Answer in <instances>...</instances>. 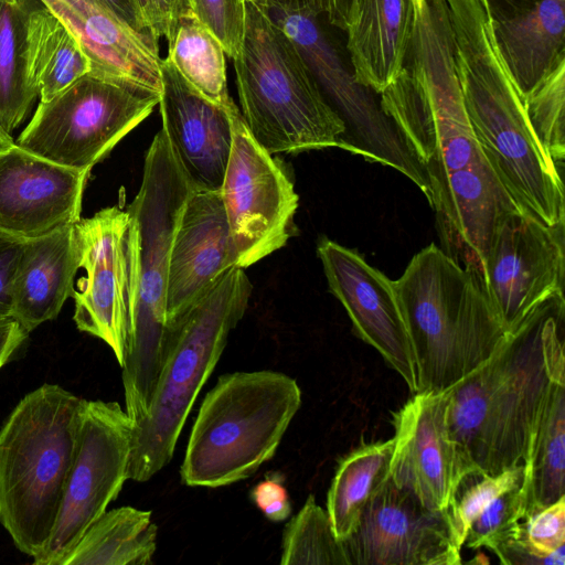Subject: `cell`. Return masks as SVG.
<instances>
[{
    "instance_id": "1",
    "label": "cell",
    "mask_w": 565,
    "mask_h": 565,
    "mask_svg": "<svg viewBox=\"0 0 565 565\" xmlns=\"http://www.w3.org/2000/svg\"><path fill=\"white\" fill-rule=\"evenodd\" d=\"M413 26L403 68L380 93L422 164L445 252L482 280L499 221L520 210L475 136L466 113L445 0H412Z\"/></svg>"
},
{
    "instance_id": "2",
    "label": "cell",
    "mask_w": 565,
    "mask_h": 565,
    "mask_svg": "<svg viewBox=\"0 0 565 565\" xmlns=\"http://www.w3.org/2000/svg\"><path fill=\"white\" fill-rule=\"evenodd\" d=\"M563 290L537 302L481 365L447 388L465 472L523 465L554 373L565 371Z\"/></svg>"
},
{
    "instance_id": "3",
    "label": "cell",
    "mask_w": 565,
    "mask_h": 565,
    "mask_svg": "<svg viewBox=\"0 0 565 565\" xmlns=\"http://www.w3.org/2000/svg\"><path fill=\"white\" fill-rule=\"evenodd\" d=\"M445 1L466 113L484 157L520 210L548 226L565 223L563 178L531 131L482 1Z\"/></svg>"
},
{
    "instance_id": "4",
    "label": "cell",
    "mask_w": 565,
    "mask_h": 565,
    "mask_svg": "<svg viewBox=\"0 0 565 565\" xmlns=\"http://www.w3.org/2000/svg\"><path fill=\"white\" fill-rule=\"evenodd\" d=\"M193 189L161 128L148 148L140 189L127 209L128 342L121 369L126 413L134 426L149 413L163 365L171 246Z\"/></svg>"
},
{
    "instance_id": "5",
    "label": "cell",
    "mask_w": 565,
    "mask_h": 565,
    "mask_svg": "<svg viewBox=\"0 0 565 565\" xmlns=\"http://www.w3.org/2000/svg\"><path fill=\"white\" fill-rule=\"evenodd\" d=\"M409 335L418 392L455 385L499 347L509 332L482 280L430 244L393 280Z\"/></svg>"
},
{
    "instance_id": "6",
    "label": "cell",
    "mask_w": 565,
    "mask_h": 565,
    "mask_svg": "<svg viewBox=\"0 0 565 565\" xmlns=\"http://www.w3.org/2000/svg\"><path fill=\"white\" fill-rule=\"evenodd\" d=\"M85 399L56 384L26 394L0 428V523L19 551L47 542L75 459Z\"/></svg>"
},
{
    "instance_id": "7",
    "label": "cell",
    "mask_w": 565,
    "mask_h": 565,
    "mask_svg": "<svg viewBox=\"0 0 565 565\" xmlns=\"http://www.w3.org/2000/svg\"><path fill=\"white\" fill-rule=\"evenodd\" d=\"M244 268H230L164 329V361L149 413L134 427L128 479L145 482L173 457L192 406L216 366L252 294Z\"/></svg>"
},
{
    "instance_id": "8",
    "label": "cell",
    "mask_w": 565,
    "mask_h": 565,
    "mask_svg": "<svg viewBox=\"0 0 565 565\" xmlns=\"http://www.w3.org/2000/svg\"><path fill=\"white\" fill-rule=\"evenodd\" d=\"M243 45L233 60L241 114L269 153L341 147L344 125L298 49L266 11L246 0Z\"/></svg>"
},
{
    "instance_id": "9",
    "label": "cell",
    "mask_w": 565,
    "mask_h": 565,
    "mask_svg": "<svg viewBox=\"0 0 565 565\" xmlns=\"http://www.w3.org/2000/svg\"><path fill=\"white\" fill-rule=\"evenodd\" d=\"M300 405L297 381L282 372L221 375L192 426L182 482L218 488L247 479L274 457Z\"/></svg>"
},
{
    "instance_id": "10",
    "label": "cell",
    "mask_w": 565,
    "mask_h": 565,
    "mask_svg": "<svg viewBox=\"0 0 565 565\" xmlns=\"http://www.w3.org/2000/svg\"><path fill=\"white\" fill-rule=\"evenodd\" d=\"M159 102L160 92L143 84L90 71L40 102L15 143L60 166L92 170Z\"/></svg>"
},
{
    "instance_id": "11",
    "label": "cell",
    "mask_w": 565,
    "mask_h": 565,
    "mask_svg": "<svg viewBox=\"0 0 565 565\" xmlns=\"http://www.w3.org/2000/svg\"><path fill=\"white\" fill-rule=\"evenodd\" d=\"M134 422L117 402L85 399L77 450L52 533L35 565H63L128 479Z\"/></svg>"
},
{
    "instance_id": "12",
    "label": "cell",
    "mask_w": 565,
    "mask_h": 565,
    "mask_svg": "<svg viewBox=\"0 0 565 565\" xmlns=\"http://www.w3.org/2000/svg\"><path fill=\"white\" fill-rule=\"evenodd\" d=\"M227 111L233 141L220 191L236 266L245 269L287 244L299 198L278 160L254 139L233 100Z\"/></svg>"
},
{
    "instance_id": "13",
    "label": "cell",
    "mask_w": 565,
    "mask_h": 565,
    "mask_svg": "<svg viewBox=\"0 0 565 565\" xmlns=\"http://www.w3.org/2000/svg\"><path fill=\"white\" fill-rule=\"evenodd\" d=\"M266 13L291 39L327 103L342 120L340 148L409 173L416 159L404 136L383 111L380 99L373 97V90L345 70L318 17L279 9H266Z\"/></svg>"
},
{
    "instance_id": "14",
    "label": "cell",
    "mask_w": 565,
    "mask_h": 565,
    "mask_svg": "<svg viewBox=\"0 0 565 565\" xmlns=\"http://www.w3.org/2000/svg\"><path fill=\"white\" fill-rule=\"evenodd\" d=\"M565 223L548 226L515 210L498 223L482 266V282L508 331L550 294L564 288Z\"/></svg>"
},
{
    "instance_id": "15",
    "label": "cell",
    "mask_w": 565,
    "mask_h": 565,
    "mask_svg": "<svg viewBox=\"0 0 565 565\" xmlns=\"http://www.w3.org/2000/svg\"><path fill=\"white\" fill-rule=\"evenodd\" d=\"M343 543L350 565L461 564V548L446 510L427 509L390 477Z\"/></svg>"
},
{
    "instance_id": "16",
    "label": "cell",
    "mask_w": 565,
    "mask_h": 565,
    "mask_svg": "<svg viewBox=\"0 0 565 565\" xmlns=\"http://www.w3.org/2000/svg\"><path fill=\"white\" fill-rule=\"evenodd\" d=\"M129 215L103 209L74 224L79 268L72 297L79 331L103 340L122 366L128 342L127 234Z\"/></svg>"
},
{
    "instance_id": "17",
    "label": "cell",
    "mask_w": 565,
    "mask_h": 565,
    "mask_svg": "<svg viewBox=\"0 0 565 565\" xmlns=\"http://www.w3.org/2000/svg\"><path fill=\"white\" fill-rule=\"evenodd\" d=\"M330 291L347 310L354 332L418 392L415 358L393 280L353 249L329 238L317 247Z\"/></svg>"
},
{
    "instance_id": "18",
    "label": "cell",
    "mask_w": 565,
    "mask_h": 565,
    "mask_svg": "<svg viewBox=\"0 0 565 565\" xmlns=\"http://www.w3.org/2000/svg\"><path fill=\"white\" fill-rule=\"evenodd\" d=\"M447 390L414 393L393 413L390 478L429 510H446L466 473L448 423Z\"/></svg>"
},
{
    "instance_id": "19",
    "label": "cell",
    "mask_w": 565,
    "mask_h": 565,
    "mask_svg": "<svg viewBox=\"0 0 565 565\" xmlns=\"http://www.w3.org/2000/svg\"><path fill=\"white\" fill-rule=\"evenodd\" d=\"M89 173L49 161L14 142L0 153V233L25 242L75 224Z\"/></svg>"
},
{
    "instance_id": "20",
    "label": "cell",
    "mask_w": 565,
    "mask_h": 565,
    "mask_svg": "<svg viewBox=\"0 0 565 565\" xmlns=\"http://www.w3.org/2000/svg\"><path fill=\"white\" fill-rule=\"evenodd\" d=\"M234 266L236 254L221 191L193 189L171 246L166 327L180 318Z\"/></svg>"
},
{
    "instance_id": "21",
    "label": "cell",
    "mask_w": 565,
    "mask_h": 565,
    "mask_svg": "<svg viewBox=\"0 0 565 565\" xmlns=\"http://www.w3.org/2000/svg\"><path fill=\"white\" fill-rule=\"evenodd\" d=\"M160 115L175 156L194 189L220 190L233 131L226 106L194 89L173 64L162 58Z\"/></svg>"
},
{
    "instance_id": "22",
    "label": "cell",
    "mask_w": 565,
    "mask_h": 565,
    "mask_svg": "<svg viewBox=\"0 0 565 565\" xmlns=\"http://www.w3.org/2000/svg\"><path fill=\"white\" fill-rule=\"evenodd\" d=\"M491 35L522 100L565 61V0H481Z\"/></svg>"
},
{
    "instance_id": "23",
    "label": "cell",
    "mask_w": 565,
    "mask_h": 565,
    "mask_svg": "<svg viewBox=\"0 0 565 565\" xmlns=\"http://www.w3.org/2000/svg\"><path fill=\"white\" fill-rule=\"evenodd\" d=\"M73 33L92 72L127 78L161 93L158 41L138 33L96 0H41Z\"/></svg>"
},
{
    "instance_id": "24",
    "label": "cell",
    "mask_w": 565,
    "mask_h": 565,
    "mask_svg": "<svg viewBox=\"0 0 565 565\" xmlns=\"http://www.w3.org/2000/svg\"><path fill=\"white\" fill-rule=\"evenodd\" d=\"M79 269L74 224L25 241L12 281V319L29 333L55 319Z\"/></svg>"
},
{
    "instance_id": "25",
    "label": "cell",
    "mask_w": 565,
    "mask_h": 565,
    "mask_svg": "<svg viewBox=\"0 0 565 565\" xmlns=\"http://www.w3.org/2000/svg\"><path fill=\"white\" fill-rule=\"evenodd\" d=\"M412 0H350L347 49L355 81L382 93L403 68L413 26Z\"/></svg>"
},
{
    "instance_id": "26",
    "label": "cell",
    "mask_w": 565,
    "mask_h": 565,
    "mask_svg": "<svg viewBox=\"0 0 565 565\" xmlns=\"http://www.w3.org/2000/svg\"><path fill=\"white\" fill-rule=\"evenodd\" d=\"M523 465L526 519L565 497V371L551 377Z\"/></svg>"
},
{
    "instance_id": "27",
    "label": "cell",
    "mask_w": 565,
    "mask_h": 565,
    "mask_svg": "<svg viewBox=\"0 0 565 565\" xmlns=\"http://www.w3.org/2000/svg\"><path fill=\"white\" fill-rule=\"evenodd\" d=\"M157 535L151 511L128 505L105 511L84 532L63 565H150Z\"/></svg>"
},
{
    "instance_id": "28",
    "label": "cell",
    "mask_w": 565,
    "mask_h": 565,
    "mask_svg": "<svg viewBox=\"0 0 565 565\" xmlns=\"http://www.w3.org/2000/svg\"><path fill=\"white\" fill-rule=\"evenodd\" d=\"M26 42L28 71L41 102L92 71L76 38L41 0H35L29 13Z\"/></svg>"
},
{
    "instance_id": "29",
    "label": "cell",
    "mask_w": 565,
    "mask_h": 565,
    "mask_svg": "<svg viewBox=\"0 0 565 565\" xmlns=\"http://www.w3.org/2000/svg\"><path fill=\"white\" fill-rule=\"evenodd\" d=\"M393 438L362 445L341 459L327 495V512L335 536L344 541L383 482L390 477Z\"/></svg>"
},
{
    "instance_id": "30",
    "label": "cell",
    "mask_w": 565,
    "mask_h": 565,
    "mask_svg": "<svg viewBox=\"0 0 565 565\" xmlns=\"http://www.w3.org/2000/svg\"><path fill=\"white\" fill-rule=\"evenodd\" d=\"M35 0H0V126L11 135L39 89L28 71V18Z\"/></svg>"
},
{
    "instance_id": "31",
    "label": "cell",
    "mask_w": 565,
    "mask_h": 565,
    "mask_svg": "<svg viewBox=\"0 0 565 565\" xmlns=\"http://www.w3.org/2000/svg\"><path fill=\"white\" fill-rule=\"evenodd\" d=\"M167 58L210 102L226 106L232 100L227 92L225 51L193 13L180 19L168 42Z\"/></svg>"
},
{
    "instance_id": "32",
    "label": "cell",
    "mask_w": 565,
    "mask_h": 565,
    "mask_svg": "<svg viewBox=\"0 0 565 565\" xmlns=\"http://www.w3.org/2000/svg\"><path fill=\"white\" fill-rule=\"evenodd\" d=\"M280 564L350 565L343 541L335 536L327 510L312 494L285 526Z\"/></svg>"
},
{
    "instance_id": "33",
    "label": "cell",
    "mask_w": 565,
    "mask_h": 565,
    "mask_svg": "<svg viewBox=\"0 0 565 565\" xmlns=\"http://www.w3.org/2000/svg\"><path fill=\"white\" fill-rule=\"evenodd\" d=\"M523 107L539 147L563 178L565 158V61L561 62L523 99Z\"/></svg>"
},
{
    "instance_id": "34",
    "label": "cell",
    "mask_w": 565,
    "mask_h": 565,
    "mask_svg": "<svg viewBox=\"0 0 565 565\" xmlns=\"http://www.w3.org/2000/svg\"><path fill=\"white\" fill-rule=\"evenodd\" d=\"M524 480V465L498 475L475 469L466 472L446 509L456 543L461 548L472 520L499 493Z\"/></svg>"
},
{
    "instance_id": "35",
    "label": "cell",
    "mask_w": 565,
    "mask_h": 565,
    "mask_svg": "<svg viewBox=\"0 0 565 565\" xmlns=\"http://www.w3.org/2000/svg\"><path fill=\"white\" fill-rule=\"evenodd\" d=\"M525 502L523 481L499 493L472 520L465 544L495 553L500 546L522 535Z\"/></svg>"
},
{
    "instance_id": "36",
    "label": "cell",
    "mask_w": 565,
    "mask_h": 565,
    "mask_svg": "<svg viewBox=\"0 0 565 565\" xmlns=\"http://www.w3.org/2000/svg\"><path fill=\"white\" fill-rule=\"evenodd\" d=\"M194 17L222 44L225 54L236 58L243 45L246 0H190Z\"/></svg>"
},
{
    "instance_id": "37",
    "label": "cell",
    "mask_w": 565,
    "mask_h": 565,
    "mask_svg": "<svg viewBox=\"0 0 565 565\" xmlns=\"http://www.w3.org/2000/svg\"><path fill=\"white\" fill-rule=\"evenodd\" d=\"M523 536L539 556L565 564V497L530 514L524 520Z\"/></svg>"
},
{
    "instance_id": "38",
    "label": "cell",
    "mask_w": 565,
    "mask_h": 565,
    "mask_svg": "<svg viewBox=\"0 0 565 565\" xmlns=\"http://www.w3.org/2000/svg\"><path fill=\"white\" fill-rule=\"evenodd\" d=\"M285 478L276 472L269 473L250 492L254 504L273 522L287 520L292 511Z\"/></svg>"
},
{
    "instance_id": "39",
    "label": "cell",
    "mask_w": 565,
    "mask_h": 565,
    "mask_svg": "<svg viewBox=\"0 0 565 565\" xmlns=\"http://www.w3.org/2000/svg\"><path fill=\"white\" fill-rule=\"evenodd\" d=\"M23 243L0 233V321L12 318V281Z\"/></svg>"
},
{
    "instance_id": "40",
    "label": "cell",
    "mask_w": 565,
    "mask_h": 565,
    "mask_svg": "<svg viewBox=\"0 0 565 565\" xmlns=\"http://www.w3.org/2000/svg\"><path fill=\"white\" fill-rule=\"evenodd\" d=\"M140 34L156 40L148 30L137 0H96Z\"/></svg>"
},
{
    "instance_id": "41",
    "label": "cell",
    "mask_w": 565,
    "mask_h": 565,
    "mask_svg": "<svg viewBox=\"0 0 565 565\" xmlns=\"http://www.w3.org/2000/svg\"><path fill=\"white\" fill-rule=\"evenodd\" d=\"M29 332L14 319L0 321V369L9 362Z\"/></svg>"
},
{
    "instance_id": "42",
    "label": "cell",
    "mask_w": 565,
    "mask_h": 565,
    "mask_svg": "<svg viewBox=\"0 0 565 565\" xmlns=\"http://www.w3.org/2000/svg\"><path fill=\"white\" fill-rule=\"evenodd\" d=\"M264 9H279L289 12L319 17L326 13V0H249Z\"/></svg>"
},
{
    "instance_id": "43",
    "label": "cell",
    "mask_w": 565,
    "mask_h": 565,
    "mask_svg": "<svg viewBox=\"0 0 565 565\" xmlns=\"http://www.w3.org/2000/svg\"><path fill=\"white\" fill-rule=\"evenodd\" d=\"M140 12L151 35L159 40L167 34V23L160 0H137Z\"/></svg>"
},
{
    "instance_id": "44",
    "label": "cell",
    "mask_w": 565,
    "mask_h": 565,
    "mask_svg": "<svg viewBox=\"0 0 565 565\" xmlns=\"http://www.w3.org/2000/svg\"><path fill=\"white\" fill-rule=\"evenodd\" d=\"M162 13L167 23V43L170 42L175 33L180 19L191 14L190 0H160Z\"/></svg>"
},
{
    "instance_id": "45",
    "label": "cell",
    "mask_w": 565,
    "mask_h": 565,
    "mask_svg": "<svg viewBox=\"0 0 565 565\" xmlns=\"http://www.w3.org/2000/svg\"><path fill=\"white\" fill-rule=\"evenodd\" d=\"M14 145V141L10 134H8L1 126H0V153L8 150L10 147Z\"/></svg>"
}]
</instances>
